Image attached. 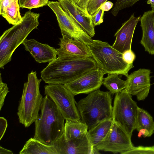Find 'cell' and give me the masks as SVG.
I'll use <instances>...</instances> for the list:
<instances>
[{
  "label": "cell",
  "instance_id": "1",
  "mask_svg": "<svg viewBox=\"0 0 154 154\" xmlns=\"http://www.w3.org/2000/svg\"><path fill=\"white\" fill-rule=\"evenodd\" d=\"M97 67L92 57L76 58L58 56L41 71V77L49 84L64 85Z\"/></svg>",
  "mask_w": 154,
  "mask_h": 154
},
{
  "label": "cell",
  "instance_id": "2",
  "mask_svg": "<svg viewBox=\"0 0 154 154\" xmlns=\"http://www.w3.org/2000/svg\"><path fill=\"white\" fill-rule=\"evenodd\" d=\"M65 120L54 101L46 95L43 98L40 114L34 122L33 138L45 144L53 145L63 134Z\"/></svg>",
  "mask_w": 154,
  "mask_h": 154
},
{
  "label": "cell",
  "instance_id": "3",
  "mask_svg": "<svg viewBox=\"0 0 154 154\" xmlns=\"http://www.w3.org/2000/svg\"><path fill=\"white\" fill-rule=\"evenodd\" d=\"M111 95L99 89L76 102L81 120L88 130L104 120L112 119Z\"/></svg>",
  "mask_w": 154,
  "mask_h": 154
},
{
  "label": "cell",
  "instance_id": "4",
  "mask_svg": "<svg viewBox=\"0 0 154 154\" xmlns=\"http://www.w3.org/2000/svg\"><path fill=\"white\" fill-rule=\"evenodd\" d=\"M40 14L30 10L22 17V22L6 30L0 37V68L11 60L16 48L22 44L29 34L39 24Z\"/></svg>",
  "mask_w": 154,
  "mask_h": 154
},
{
  "label": "cell",
  "instance_id": "5",
  "mask_svg": "<svg viewBox=\"0 0 154 154\" xmlns=\"http://www.w3.org/2000/svg\"><path fill=\"white\" fill-rule=\"evenodd\" d=\"M41 81L38 78L36 72L32 70L24 84L17 115L20 123L25 127H29L39 115L43 98L39 90Z\"/></svg>",
  "mask_w": 154,
  "mask_h": 154
},
{
  "label": "cell",
  "instance_id": "6",
  "mask_svg": "<svg viewBox=\"0 0 154 154\" xmlns=\"http://www.w3.org/2000/svg\"><path fill=\"white\" fill-rule=\"evenodd\" d=\"M87 46L98 67L105 74H117L127 77L129 71L134 67L133 64L125 62L122 54L106 42L93 40Z\"/></svg>",
  "mask_w": 154,
  "mask_h": 154
},
{
  "label": "cell",
  "instance_id": "7",
  "mask_svg": "<svg viewBox=\"0 0 154 154\" xmlns=\"http://www.w3.org/2000/svg\"><path fill=\"white\" fill-rule=\"evenodd\" d=\"M138 106L132 95L124 89L116 94L112 106V119L131 136L136 129Z\"/></svg>",
  "mask_w": 154,
  "mask_h": 154
},
{
  "label": "cell",
  "instance_id": "8",
  "mask_svg": "<svg viewBox=\"0 0 154 154\" xmlns=\"http://www.w3.org/2000/svg\"><path fill=\"white\" fill-rule=\"evenodd\" d=\"M45 94L54 101L65 120H81L75 95L64 85L48 84L45 86Z\"/></svg>",
  "mask_w": 154,
  "mask_h": 154
},
{
  "label": "cell",
  "instance_id": "9",
  "mask_svg": "<svg viewBox=\"0 0 154 154\" xmlns=\"http://www.w3.org/2000/svg\"><path fill=\"white\" fill-rule=\"evenodd\" d=\"M131 137L121 126L113 121L106 137L93 149L125 154L134 146Z\"/></svg>",
  "mask_w": 154,
  "mask_h": 154
},
{
  "label": "cell",
  "instance_id": "10",
  "mask_svg": "<svg viewBox=\"0 0 154 154\" xmlns=\"http://www.w3.org/2000/svg\"><path fill=\"white\" fill-rule=\"evenodd\" d=\"M55 14L62 34L88 45L93 39L63 10L58 1H49L47 5Z\"/></svg>",
  "mask_w": 154,
  "mask_h": 154
},
{
  "label": "cell",
  "instance_id": "11",
  "mask_svg": "<svg viewBox=\"0 0 154 154\" xmlns=\"http://www.w3.org/2000/svg\"><path fill=\"white\" fill-rule=\"evenodd\" d=\"M105 73L98 67L82 75L64 85L75 96L89 94L99 89Z\"/></svg>",
  "mask_w": 154,
  "mask_h": 154
},
{
  "label": "cell",
  "instance_id": "12",
  "mask_svg": "<svg viewBox=\"0 0 154 154\" xmlns=\"http://www.w3.org/2000/svg\"><path fill=\"white\" fill-rule=\"evenodd\" d=\"M150 70L140 69L127 77L124 90L136 96L139 101L143 100L148 96L151 87Z\"/></svg>",
  "mask_w": 154,
  "mask_h": 154
},
{
  "label": "cell",
  "instance_id": "13",
  "mask_svg": "<svg viewBox=\"0 0 154 154\" xmlns=\"http://www.w3.org/2000/svg\"><path fill=\"white\" fill-rule=\"evenodd\" d=\"M53 145L58 154H93V148L88 131L78 137L68 140L65 139L63 134Z\"/></svg>",
  "mask_w": 154,
  "mask_h": 154
},
{
  "label": "cell",
  "instance_id": "14",
  "mask_svg": "<svg viewBox=\"0 0 154 154\" xmlns=\"http://www.w3.org/2000/svg\"><path fill=\"white\" fill-rule=\"evenodd\" d=\"M63 10L91 37L95 34L92 17L75 3L69 0H58Z\"/></svg>",
  "mask_w": 154,
  "mask_h": 154
},
{
  "label": "cell",
  "instance_id": "15",
  "mask_svg": "<svg viewBox=\"0 0 154 154\" xmlns=\"http://www.w3.org/2000/svg\"><path fill=\"white\" fill-rule=\"evenodd\" d=\"M60 38V48L56 49L58 56L76 58L92 57L88 46L64 34Z\"/></svg>",
  "mask_w": 154,
  "mask_h": 154
},
{
  "label": "cell",
  "instance_id": "16",
  "mask_svg": "<svg viewBox=\"0 0 154 154\" xmlns=\"http://www.w3.org/2000/svg\"><path fill=\"white\" fill-rule=\"evenodd\" d=\"M140 16L138 17L131 15L128 20L122 24L115 34L116 39L112 46L122 53L131 49L134 31Z\"/></svg>",
  "mask_w": 154,
  "mask_h": 154
},
{
  "label": "cell",
  "instance_id": "17",
  "mask_svg": "<svg viewBox=\"0 0 154 154\" xmlns=\"http://www.w3.org/2000/svg\"><path fill=\"white\" fill-rule=\"evenodd\" d=\"M22 44L25 50L38 63H49L57 58L56 49L47 44L41 43L34 39H26Z\"/></svg>",
  "mask_w": 154,
  "mask_h": 154
},
{
  "label": "cell",
  "instance_id": "18",
  "mask_svg": "<svg viewBox=\"0 0 154 154\" xmlns=\"http://www.w3.org/2000/svg\"><path fill=\"white\" fill-rule=\"evenodd\" d=\"M140 20L143 32L140 43L146 51L154 54V10L145 12Z\"/></svg>",
  "mask_w": 154,
  "mask_h": 154
},
{
  "label": "cell",
  "instance_id": "19",
  "mask_svg": "<svg viewBox=\"0 0 154 154\" xmlns=\"http://www.w3.org/2000/svg\"><path fill=\"white\" fill-rule=\"evenodd\" d=\"M113 122L112 119L104 120L88 131L90 142L95 148L106 137Z\"/></svg>",
  "mask_w": 154,
  "mask_h": 154
},
{
  "label": "cell",
  "instance_id": "20",
  "mask_svg": "<svg viewBox=\"0 0 154 154\" xmlns=\"http://www.w3.org/2000/svg\"><path fill=\"white\" fill-rule=\"evenodd\" d=\"M20 154H58L54 145L45 144L39 140L31 138L25 144Z\"/></svg>",
  "mask_w": 154,
  "mask_h": 154
},
{
  "label": "cell",
  "instance_id": "21",
  "mask_svg": "<svg viewBox=\"0 0 154 154\" xmlns=\"http://www.w3.org/2000/svg\"><path fill=\"white\" fill-rule=\"evenodd\" d=\"M66 120L63 134L66 140L78 137L88 131L87 126L82 120Z\"/></svg>",
  "mask_w": 154,
  "mask_h": 154
},
{
  "label": "cell",
  "instance_id": "22",
  "mask_svg": "<svg viewBox=\"0 0 154 154\" xmlns=\"http://www.w3.org/2000/svg\"><path fill=\"white\" fill-rule=\"evenodd\" d=\"M119 74L108 73L107 76L103 78L102 84L109 91L111 95L119 93L125 88L126 80L121 79Z\"/></svg>",
  "mask_w": 154,
  "mask_h": 154
},
{
  "label": "cell",
  "instance_id": "23",
  "mask_svg": "<svg viewBox=\"0 0 154 154\" xmlns=\"http://www.w3.org/2000/svg\"><path fill=\"white\" fill-rule=\"evenodd\" d=\"M141 129L148 131L151 136L154 132V122L147 112L138 107L136 129L138 131Z\"/></svg>",
  "mask_w": 154,
  "mask_h": 154
},
{
  "label": "cell",
  "instance_id": "24",
  "mask_svg": "<svg viewBox=\"0 0 154 154\" xmlns=\"http://www.w3.org/2000/svg\"><path fill=\"white\" fill-rule=\"evenodd\" d=\"M19 0H14L5 9L1 15L10 24L14 25L21 23L22 17L20 11Z\"/></svg>",
  "mask_w": 154,
  "mask_h": 154
},
{
  "label": "cell",
  "instance_id": "25",
  "mask_svg": "<svg viewBox=\"0 0 154 154\" xmlns=\"http://www.w3.org/2000/svg\"><path fill=\"white\" fill-rule=\"evenodd\" d=\"M139 0H116L111 13L114 16H116L120 10L132 6Z\"/></svg>",
  "mask_w": 154,
  "mask_h": 154
},
{
  "label": "cell",
  "instance_id": "26",
  "mask_svg": "<svg viewBox=\"0 0 154 154\" xmlns=\"http://www.w3.org/2000/svg\"><path fill=\"white\" fill-rule=\"evenodd\" d=\"M154 154V145L150 146H134L125 154Z\"/></svg>",
  "mask_w": 154,
  "mask_h": 154
},
{
  "label": "cell",
  "instance_id": "27",
  "mask_svg": "<svg viewBox=\"0 0 154 154\" xmlns=\"http://www.w3.org/2000/svg\"><path fill=\"white\" fill-rule=\"evenodd\" d=\"M108 0H90L88 5L87 11L88 14L94 16L99 10L101 5Z\"/></svg>",
  "mask_w": 154,
  "mask_h": 154
},
{
  "label": "cell",
  "instance_id": "28",
  "mask_svg": "<svg viewBox=\"0 0 154 154\" xmlns=\"http://www.w3.org/2000/svg\"><path fill=\"white\" fill-rule=\"evenodd\" d=\"M48 0H26L22 8H27L30 10L42 7L48 5Z\"/></svg>",
  "mask_w": 154,
  "mask_h": 154
},
{
  "label": "cell",
  "instance_id": "29",
  "mask_svg": "<svg viewBox=\"0 0 154 154\" xmlns=\"http://www.w3.org/2000/svg\"><path fill=\"white\" fill-rule=\"evenodd\" d=\"M0 111L3 107L5 97L9 92L7 85L4 83L0 73Z\"/></svg>",
  "mask_w": 154,
  "mask_h": 154
},
{
  "label": "cell",
  "instance_id": "30",
  "mask_svg": "<svg viewBox=\"0 0 154 154\" xmlns=\"http://www.w3.org/2000/svg\"><path fill=\"white\" fill-rule=\"evenodd\" d=\"M135 57V55L131 49L126 51L122 53L123 60L128 64H133Z\"/></svg>",
  "mask_w": 154,
  "mask_h": 154
},
{
  "label": "cell",
  "instance_id": "31",
  "mask_svg": "<svg viewBox=\"0 0 154 154\" xmlns=\"http://www.w3.org/2000/svg\"><path fill=\"white\" fill-rule=\"evenodd\" d=\"M104 12V11L100 8L95 14L92 17L94 26L99 25L103 23Z\"/></svg>",
  "mask_w": 154,
  "mask_h": 154
},
{
  "label": "cell",
  "instance_id": "32",
  "mask_svg": "<svg viewBox=\"0 0 154 154\" xmlns=\"http://www.w3.org/2000/svg\"><path fill=\"white\" fill-rule=\"evenodd\" d=\"M8 126L7 121L3 117H0V140L4 136Z\"/></svg>",
  "mask_w": 154,
  "mask_h": 154
},
{
  "label": "cell",
  "instance_id": "33",
  "mask_svg": "<svg viewBox=\"0 0 154 154\" xmlns=\"http://www.w3.org/2000/svg\"><path fill=\"white\" fill-rule=\"evenodd\" d=\"M90 1V0H73V2L81 8L86 13L89 14L88 12L87 8Z\"/></svg>",
  "mask_w": 154,
  "mask_h": 154
},
{
  "label": "cell",
  "instance_id": "34",
  "mask_svg": "<svg viewBox=\"0 0 154 154\" xmlns=\"http://www.w3.org/2000/svg\"><path fill=\"white\" fill-rule=\"evenodd\" d=\"M14 0H0V14L1 15L6 8Z\"/></svg>",
  "mask_w": 154,
  "mask_h": 154
},
{
  "label": "cell",
  "instance_id": "35",
  "mask_svg": "<svg viewBox=\"0 0 154 154\" xmlns=\"http://www.w3.org/2000/svg\"><path fill=\"white\" fill-rule=\"evenodd\" d=\"M113 3L110 1H107L103 3L100 6V8L104 11H108L113 7Z\"/></svg>",
  "mask_w": 154,
  "mask_h": 154
},
{
  "label": "cell",
  "instance_id": "36",
  "mask_svg": "<svg viewBox=\"0 0 154 154\" xmlns=\"http://www.w3.org/2000/svg\"><path fill=\"white\" fill-rule=\"evenodd\" d=\"M13 152L11 150L6 149L0 146V154H13Z\"/></svg>",
  "mask_w": 154,
  "mask_h": 154
},
{
  "label": "cell",
  "instance_id": "37",
  "mask_svg": "<svg viewBox=\"0 0 154 154\" xmlns=\"http://www.w3.org/2000/svg\"><path fill=\"white\" fill-rule=\"evenodd\" d=\"M147 3L151 5L152 10H154V0H148Z\"/></svg>",
  "mask_w": 154,
  "mask_h": 154
},
{
  "label": "cell",
  "instance_id": "38",
  "mask_svg": "<svg viewBox=\"0 0 154 154\" xmlns=\"http://www.w3.org/2000/svg\"><path fill=\"white\" fill-rule=\"evenodd\" d=\"M26 0H19V4L20 7L21 8Z\"/></svg>",
  "mask_w": 154,
  "mask_h": 154
}]
</instances>
